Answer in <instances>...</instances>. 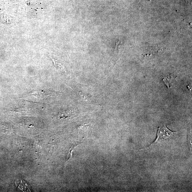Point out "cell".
Segmentation results:
<instances>
[{"mask_svg": "<svg viewBox=\"0 0 192 192\" xmlns=\"http://www.w3.org/2000/svg\"><path fill=\"white\" fill-rule=\"evenodd\" d=\"M176 78L173 77L172 74H170L164 77L163 79V81L166 85L168 86V88H170L171 86V84L174 83L175 81Z\"/></svg>", "mask_w": 192, "mask_h": 192, "instance_id": "2", "label": "cell"}, {"mask_svg": "<svg viewBox=\"0 0 192 192\" xmlns=\"http://www.w3.org/2000/svg\"><path fill=\"white\" fill-rule=\"evenodd\" d=\"M176 133L177 132H172L168 129L165 124L161 126L158 128L156 139L154 142L151 144L149 147L153 145H155V144L159 143L160 142L170 138V137L172 136L174 134Z\"/></svg>", "mask_w": 192, "mask_h": 192, "instance_id": "1", "label": "cell"}]
</instances>
